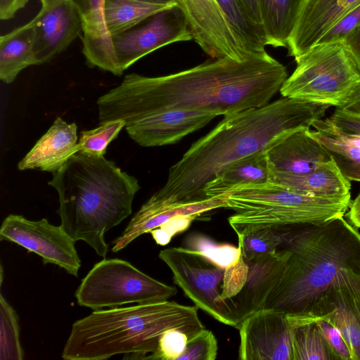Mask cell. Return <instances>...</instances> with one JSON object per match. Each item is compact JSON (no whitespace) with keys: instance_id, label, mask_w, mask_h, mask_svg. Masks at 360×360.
<instances>
[{"instance_id":"obj_1","label":"cell","mask_w":360,"mask_h":360,"mask_svg":"<svg viewBox=\"0 0 360 360\" xmlns=\"http://www.w3.org/2000/svg\"><path fill=\"white\" fill-rule=\"evenodd\" d=\"M286 79L285 66L266 51L243 61L212 58L163 76L131 73L97 100L99 123L126 125L174 110L229 115L267 104Z\"/></svg>"},{"instance_id":"obj_2","label":"cell","mask_w":360,"mask_h":360,"mask_svg":"<svg viewBox=\"0 0 360 360\" xmlns=\"http://www.w3.org/2000/svg\"><path fill=\"white\" fill-rule=\"evenodd\" d=\"M329 107L283 97L224 116L170 167L165 184L148 201L168 206L206 200L202 193L205 185L224 168L247 156L268 150L290 131L311 127Z\"/></svg>"},{"instance_id":"obj_3","label":"cell","mask_w":360,"mask_h":360,"mask_svg":"<svg viewBox=\"0 0 360 360\" xmlns=\"http://www.w3.org/2000/svg\"><path fill=\"white\" fill-rule=\"evenodd\" d=\"M48 184L58 192L63 229L75 242L84 240L105 257V233L131 214L138 180L104 156L78 152L53 172Z\"/></svg>"},{"instance_id":"obj_4","label":"cell","mask_w":360,"mask_h":360,"mask_svg":"<svg viewBox=\"0 0 360 360\" xmlns=\"http://www.w3.org/2000/svg\"><path fill=\"white\" fill-rule=\"evenodd\" d=\"M198 309L167 300L94 310L72 324L62 358L103 360L125 354L127 359H150L166 331L181 330L191 338L205 328Z\"/></svg>"},{"instance_id":"obj_5","label":"cell","mask_w":360,"mask_h":360,"mask_svg":"<svg viewBox=\"0 0 360 360\" xmlns=\"http://www.w3.org/2000/svg\"><path fill=\"white\" fill-rule=\"evenodd\" d=\"M288 256L263 309L304 316L345 269L360 262V233L343 217L288 232Z\"/></svg>"},{"instance_id":"obj_6","label":"cell","mask_w":360,"mask_h":360,"mask_svg":"<svg viewBox=\"0 0 360 360\" xmlns=\"http://www.w3.org/2000/svg\"><path fill=\"white\" fill-rule=\"evenodd\" d=\"M351 195L316 197L300 194L273 182L248 184L229 191L228 221L238 236L263 227L322 224L343 217Z\"/></svg>"},{"instance_id":"obj_7","label":"cell","mask_w":360,"mask_h":360,"mask_svg":"<svg viewBox=\"0 0 360 360\" xmlns=\"http://www.w3.org/2000/svg\"><path fill=\"white\" fill-rule=\"evenodd\" d=\"M295 61L280 89L283 97L340 108L360 81L342 42L316 44Z\"/></svg>"},{"instance_id":"obj_8","label":"cell","mask_w":360,"mask_h":360,"mask_svg":"<svg viewBox=\"0 0 360 360\" xmlns=\"http://www.w3.org/2000/svg\"><path fill=\"white\" fill-rule=\"evenodd\" d=\"M176 293L175 287L153 278L127 261L104 259L82 280L75 295L79 306L100 310L167 300Z\"/></svg>"},{"instance_id":"obj_9","label":"cell","mask_w":360,"mask_h":360,"mask_svg":"<svg viewBox=\"0 0 360 360\" xmlns=\"http://www.w3.org/2000/svg\"><path fill=\"white\" fill-rule=\"evenodd\" d=\"M193 39L186 19L178 6L158 12L130 29L109 38L98 67L115 75L165 46Z\"/></svg>"},{"instance_id":"obj_10","label":"cell","mask_w":360,"mask_h":360,"mask_svg":"<svg viewBox=\"0 0 360 360\" xmlns=\"http://www.w3.org/2000/svg\"><path fill=\"white\" fill-rule=\"evenodd\" d=\"M159 257L172 271L174 282L195 305L219 322L235 328L221 302L226 269L185 247L163 249Z\"/></svg>"},{"instance_id":"obj_11","label":"cell","mask_w":360,"mask_h":360,"mask_svg":"<svg viewBox=\"0 0 360 360\" xmlns=\"http://www.w3.org/2000/svg\"><path fill=\"white\" fill-rule=\"evenodd\" d=\"M0 240L15 243L39 255L44 264L57 265L77 277L81 261L75 241L61 226L52 225L45 218L30 221L9 214L2 222Z\"/></svg>"},{"instance_id":"obj_12","label":"cell","mask_w":360,"mask_h":360,"mask_svg":"<svg viewBox=\"0 0 360 360\" xmlns=\"http://www.w3.org/2000/svg\"><path fill=\"white\" fill-rule=\"evenodd\" d=\"M302 316L330 322L342 334L353 360H360V262L343 269Z\"/></svg>"},{"instance_id":"obj_13","label":"cell","mask_w":360,"mask_h":360,"mask_svg":"<svg viewBox=\"0 0 360 360\" xmlns=\"http://www.w3.org/2000/svg\"><path fill=\"white\" fill-rule=\"evenodd\" d=\"M193 39L212 59L243 61L248 54L238 43L216 0H176Z\"/></svg>"},{"instance_id":"obj_14","label":"cell","mask_w":360,"mask_h":360,"mask_svg":"<svg viewBox=\"0 0 360 360\" xmlns=\"http://www.w3.org/2000/svg\"><path fill=\"white\" fill-rule=\"evenodd\" d=\"M240 360H292L291 328L285 314L262 309L246 317L238 328Z\"/></svg>"},{"instance_id":"obj_15","label":"cell","mask_w":360,"mask_h":360,"mask_svg":"<svg viewBox=\"0 0 360 360\" xmlns=\"http://www.w3.org/2000/svg\"><path fill=\"white\" fill-rule=\"evenodd\" d=\"M33 28L34 64L47 63L65 51L82 31L80 13L71 0L42 6L30 22Z\"/></svg>"},{"instance_id":"obj_16","label":"cell","mask_w":360,"mask_h":360,"mask_svg":"<svg viewBox=\"0 0 360 360\" xmlns=\"http://www.w3.org/2000/svg\"><path fill=\"white\" fill-rule=\"evenodd\" d=\"M287 256L288 251L284 248L245 259L248 265L245 283L236 295L224 302L236 328L246 317L263 309L280 278Z\"/></svg>"},{"instance_id":"obj_17","label":"cell","mask_w":360,"mask_h":360,"mask_svg":"<svg viewBox=\"0 0 360 360\" xmlns=\"http://www.w3.org/2000/svg\"><path fill=\"white\" fill-rule=\"evenodd\" d=\"M215 117L210 112L167 110L146 117L125 125L129 136L144 147L174 143L203 127Z\"/></svg>"},{"instance_id":"obj_18","label":"cell","mask_w":360,"mask_h":360,"mask_svg":"<svg viewBox=\"0 0 360 360\" xmlns=\"http://www.w3.org/2000/svg\"><path fill=\"white\" fill-rule=\"evenodd\" d=\"M360 0H304L289 39L288 56L295 60L309 51Z\"/></svg>"},{"instance_id":"obj_19","label":"cell","mask_w":360,"mask_h":360,"mask_svg":"<svg viewBox=\"0 0 360 360\" xmlns=\"http://www.w3.org/2000/svg\"><path fill=\"white\" fill-rule=\"evenodd\" d=\"M309 129L302 127L290 131L266 150L271 171L304 174L333 159Z\"/></svg>"},{"instance_id":"obj_20","label":"cell","mask_w":360,"mask_h":360,"mask_svg":"<svg viewBox=\"0 0 360 360\" xmlns=\"http://www.w3.org/2000/svg\"><path fill=\"white\" fill-rule=\"evenodd\" d=\"M227 194L202 201L168 206L154 205L146 202L134 215L122 233L112 241L111 250L118 252L143 233H150L176 216L200 217L218 208H226Z\"/></svg>"},{"instance_id":"obj_21","label":"cell","mask_w":360,"mask_h":360,"mask_svg":"<svg viewBox=\"0 0 360 360\" xmlns=\"http://www.w3.org/2000/svg\"><path fill=\"white\" fill-rule=\"evenodd\" d=\"M77 127L61 117L56 119L49 129L19 162L20 170L39 169L54 172L79 152Z\"/></svg>"},{"instance_id":"obj_22","label":"cell","mask_w":360,"mask_h":360,"mask_svg":"<svg viewBox=\"0 0 360 360\" xmlns=\"http://www.w3.org/2000/svg\"><path fill=\"white\" fill-rule=\"evenodd\" d=\"M270 182L292 191L310 196L351 195L350 181L342 174L333 159L304 174L295 175L271 170Z\"/></svg>"},{"instance_id":"obj_23","label":"cell","mask_w":360,"mask_h":360,"mask_svg":"<svg viewBox=\"0 0 360 360\" xmlns=\"http://www.w3.org/2000/svg\"><path fill=\"white\" fill-rule=\"evenodd\" d=\"M266 152L255 153L230 164L205 185L204 198L223 195L243 185L270 182L271 169Z\"/></svg>"},{"instance_id":"obj_24","label":"cell","mask_w":360,"mask_h":360,"mask_svg":"<svg viewBox=\"0 0 360 360\" xmlns=\"http://www.w3.org/2000/svg\"><path fill=\"white\" fill-rule=\"evenodd\" d=\"M310 134L328 150L342 174L360 182V147L349 142L329 118L318 120Z\"/></svg>"},{"instance_id":"obj_25","label":"cell","mask_w":360,"mask_h":360,"mask_svg":"<svg viewBox=\"0 0 360 360\" xmlns=\"http://www.w3.org/2000/svg\"><path fill=\"white\" fill-rule=\"evenodd\" d=\"M82 19V53L89 67L98 68L109 44L104 20L105 0H71Z\"/></svg>"},{"instance_id":"obj_26","label":"cell","mask_w":360,"mask_h":360,"mask_svg":"<svg viewBox=\"0 0 360 360\" xmlns=\"http://www.w3.org/2000/svg\"><path fill=\"white\" fill-rule=\"evenodd\" d=\"M33 28L29 22L0 38V79L13 82L18 74L35 65L33 53Z\"/></svg>"},{"instance_id":"obj_27","label":"cell","mask_w":360,"mask_h":360,"mask_svg":"<svg viewBox=\"0 0 360 360\" xmlns=\"http://www.w3.org/2000/svg\"><path fill=\"white\" fill-rule=\"evenodd\" d=\"M304 0H258L269 45L287 47Z\"/></svg>"},{"instance_id":"obj_28","label":"cell","mask_w":360,"mask_h":360,"mask_svg":"<svg viewBox=\"0 0 360 360\" xmlns=\"http://www.w3.org/2000/svg\"><path fill=\"white\" fill-rule=\"evenodd\" d=\"M291 328L292 360H338L316 323L286 316Z\"/></svg>"},{"instance_id":"obj_29","label":"cell","mask_w":360,"mask_h":360,"mask_svg":"<svg viewBox=\"0 0 360 360\" xmlns=\"http://www.w3.org/2000/svg\"><path fill=\"white\" fill-rule=\"evenodd\" d=\"M240 45L248 54L266 51L268 39L264 27L250 15L240 0H216Z\"/></svg>"},{"instance_id":"obj_30","label":"cell","mask_w":360,"mask_h":360,"mask_svg":"<svg viewBox=\"0 0 360 360\" xmlns=\"http://www.w3.org/2000/svg\"><path fill=\"white\" fill-rule=\"evenodd\" d=\"M178 6L177 3L163 4L135 0H105L104 20L109 37L123 32L150 16Z\"/></svg>"},{"instance_id":"obj_31","label":"cell","mask_w":360,"mask_h":360,"mask_svg":"<svg viewBox=\"0 0 360 360\" xmlns=\"http://www.w3.org/2000/svg\"><path fill=\"white\" fill-rule=\"evenodd\" d=\"M281 227H263L238 236V245L244 259L257 255L273 253L283 244L287 231H280Z\"/></svg>"},{"instance_id":"obj_32","label":"cell","mask_w":360,"mask_h":360,"mask_svg":"<svg viewBox=\"0 0 360 360\" xmlns=\"http://www.w3.org/2000/svg\"><path fill=\"white\" fill-rule=\"evenodd\" d=\"M0 359L21 360L23 351L20 342L18 317L12 307L0 296Z\"/></svg>"},{"instance_id":"obj_33","label":"cell","mask_w":360,"mask_h":360,"mask_svg":"<svg viewBox=\"0 0 360 360\" xmlns=\"http://www.w3.org/2000/svg\"><path fill=\"white\" fill-rule=\"evenodd\" d=\"M185 248L202 254L224 269L236 263L241 255L239 245L236 247L229 243H217L202 234L189 236L186 240Z\"/></svg>"},{"instance_id":"obj_34","label":"cell","mask_w":360,"mask_h":360,"mask_svg":"<svg viewBox=\"0 0 360 360\" xmlns=\"http://www.w3.org/2000/svg\"><path fill=\"white\" fill-rule=\"evenodd\" d=\"M124 127V121L116 120L100 124L94 129L82 131L78 141L79 152L94 157L104 156L109 143Z\"/></svg>"},{"instance_id":"obj_35","label":"cell","mask_w":360,"mask_h":360,"mask_svg":"<svg viewBox=\"0 0 360 360\" xmlns=\"http://www.w3.org/2000/svg\"><path fill=\"white\" fill-rule=\"evenodd\" d=\"M218 352L217 340L214 333L204 328L191 337L178 360H214Z\"/></svg>"},{"instance_id":"obj_36","label":"cell","mask_w":360,"mask_h":360,"mask_svg":"<svg viewBox=\"0 0 360 360\" xmlns=\"http://www.w3.org/2000/svg\"><path fill=\"white\" fill-rule=\"evenodd\" d=\"M189 339L188 335L181 330L172 329L166 331L160 338L157 352L150 359L178 360Z\"/></svg>"},{"instance_id":"obj_37","label":"cell","mask_w":360,"mask_h":360,"mask_svg":"<svg viewBox=\"0 0 360 360\" xmlns=\"http://www.w3.org/2000/svg\"><path fill=\"white\" fill-rule=\"evenodd\" d=\"M248 273V265L243 259L242 254L236 263L225 269L221 302L226 308L230 317L231 316L224 304V302L236 295L242 290L245 283ZM231 320L233 321L232 319ZM234 325L236 328L235 323Z\"/></svg>"},{"instance_id":"obj_38","label":"cell","mask_w":360,"mask_h":360,"mask_svg":"<svg viewBox=\"0 0 360 360\" xmlns=\"http://www.w3.org/2000/svg\"><path fill=\"white\" fill-rule=\"evenodd\" d=\"M360 24V4L349 11L334 25L316 44H327L342 42L349 34Z\"/></svg>"},{"instance_id":"obj_39","label":"cell","mask_w":360,"mask_h":360,"mask_svg":"<svg viewBox=\"0 0 360 360\" xmlns=\"http://www.w3.org/2000/svg\"><path fill=\"white\" fill-rule=\"evenodd\" d=\"M309 319L316 323L338 360H353L352 352L338 328L323 319Z\"/></svg>"},{"instance_id":"obj_40","label":"cell","mask_w":360,"mask_h":360,"mask_svg":"<svg viewBox=\"0 0 360 360\" xmlns=\"http://www.w3.org/2000/svg\"><path fill=\"white\" fill-rule=\"evenodd\" d=\"M196 218L193 216H176L162 226L152 230L150 233L157 244L165 245L174 235L186 231Z\"/></svg>"},{"instance_id":"obj_41","label":"cell","mask_w":360,"mask_h":360,"mask_svg":"<svg viewBox=\"0 0 360 360\" xmlns=\"http://www.w3.org/2000/svg\"><path fill=\"white\" fill-rule=\"evenodd\" d=\"M329 120L340 131L360 136V115L336 108Z\"/></svg>"},{"instance_id":"obj_42","label":"cell","mask_w":360,"mask_h":360,"mask_svg":"<svg viewBox=\"0 0 360 360\" xmlns=\"http://www.w3.org/2000/svg\"><path fill=\"white\" fill-rule=\"evenodd\" d=\"M345 50L360 73V24L342 42Z\"/></svg>"},{"instance_id":"obj_43","label":"cell","mask_w":360,"mask_h":360,"mask_svg":"<svg viewBox=\"0 0 360 360\" xmlns=\"http://www.w3.org/2000/svg\"><path fill=\"white\" fill-rule=\"evenodd\" d=\"M27 2L28 0H0V19L6 20L13 18Z\"/></svg>"},{"instance_id":"obj_44","label":"cell","mask_w":360,"mask_h":360,"mask_svg":"<svg viewBox=\"0 0 360 360\" xmlns=\"http://www.w3.org/2000/svg\"><path fill=\"white\" fill-rule=\"evenodd\" d=\"M338 108L360 115V81L354 87L344 104Z\"/></svg>"},{"instance_id":"obj_45","label":"cell","mask_w":360,"mask_h":360,"mask_svg":"<svg viewBox=\"0 0 360 360\" xmlns=\"http://www.w3.org/2000/svg\"><path fill=\"white\" fill-rule=\"evenodd\" d=\"M349 212L347 213L348 221L356 229H360V192L351 202Z\"/></svg>"},{"instance_id":"obj_46","label":"cell","mask_w":360,"mask_h":360,"mask_svg":"<svg viewBox=\"0 0 360 360\" xmlns=\"http://www.w3.org/2000/svg\"><path fill=\"white\" fill-rule=\"evenodd\" d=\"M251 18L257 22L262 24L258 0H240Z\"/></svg>"},{"instance_id":"obj_47","label":"cell","mask_w":360,"mask_h":360,"mask_svg":"<svg viewBox=\"0 0 360 360\" xmlns=\"http://www.w3.org/2000/svg\"><path fill=\"white\" fill-rule=\"evenodd\" d=\"M135 1L146 2V3L163 4L177 3L176 0H135Z\"/></svg>"},{"instance_id":"obj_48","label":"cell","mask_w":360,"mask_h":360,"mask_svg":"<svg viewBox=\"0 0 360 360\" xmlns=\"http://www.w3.org/2000/svg\"><path fill=\"white\" fill-rule=\"evenodd\" d=\"M61 0H41L42 6H48L52 5L55 3H57Z\"/></svg>"},{"instance_id":"obj_49","label":"cell","mask_w":360,"mask_h":360,"mask_svg":"<svg viewBox=\"0 0 360 360\" xmlns=\"http://www.w3.org/2000/svg\"></svg>"}]
</instances>
